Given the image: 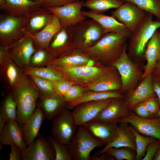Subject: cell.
<instances>
[{"label":"cell","mask_w":160,"mask_h":160,"mask_svg":"<svg viewBox=\"0 0 160 160\" xmlns=\"http://www.w3.org/2000/svg\"><path fill=\"white\" fill-rule=\"evenodd\" d=\"M11 90L17 105V121L21 126L35 111L40 93L26 75Z\"/></svg>","instance_id":"1"},{"label":"cell","mask_w":160,"mask_h":160,"mask_svg":"<svg viewBox=\"0 0 160 160\" xmlns=\"http://www.w3.org/2000/svg\"><path fill=\"white\" fill-rule=\"evenodd\" d=\"M128 39L120 34L108 33L95 44L81 51L94 60L112 63L122 53Z\"/></svg>","instance_id":"2"},{"label":"cell","mask_w":160,"mask_h":160,"mask_svg":"<svg viewBox=\"0 0 160 160\" xmlns=\"http://www.w3.org/2000/svg\"><path fill=\"white\" fill-rule=\"evenodd\" d=\"M153 15L147 12L145 16L129 37V57L140 58L144 56L149 41L160 28V20H153Z\"/></svg>","instance_id":"3"},{"label":"cell","mask_w":160,"mask_h":160,"mask_svg":"<svg viewBox=\"0 0 160 160\" xmlns=\"http://www.w3.org/2000/svg\"><path fill=\"white\" fill-rule=\"evenodd\" d=\"M68 28L75 50L81 51L95 44L107 33L97 21L91 18Z\"/></svg>","instance_id":"4"},{"label":"cell","mask_w":160,"mask_h":160,"mask_svg":"<svg viewBox=\"0 0 160 160\" xmlns=\"http://www.w3.org/2000/svg\"><path fill=\"white\" fill-rule=\"evenodd\" d=\"M28 17L6 14L0 15V42L7 48L14 44L26 33Z\"/></svg>","instance_id":"5"},{"label":"cell","mask_w":160,"mask_h":160,"mask_svg":"<svg viewBox=\"0 0 160 160\" xmlns=\"http://www.w3.org/2000/svg\"><path fill=\"white\" fill-rule=\"evenodd\" d=\"M104 144L95 137L83 125L78 126L76 133L68 147L75 160H90L95 148Z\"/></svg>","instance_id":"6"},{"label":"cell","mask_w":160,"mask_h":160,"mask_svg":"<svg viewBox=\"0 0 160 160\" xmlns=\"http://www.w3.org/2000/svg\"><path fill=\"white\" fill-rule=\"evenodd\" d=\"M75 84H89L115 68L111 66H80L65 67L50 65Z\"/></svg>","instance_id":"7"},{"label":"cell","mask_w":160,"mask_h":160,"mask_svg":"<svg viewBox=\"0 0 160 160\" xmlns=\"http://www.w3.org/2000/svg\"><path fill=\"white\" fill-rule=\"evenodd\" d=\"M52 120L51 127L52 136L63 143L69 144L75 135L78 126L72 112L65 108Z\"/></svg>","instance_id":"8"},{"label":"cell","mask_w":160,"mask_h":160,"mask_svg":"<svg viewBox=\"0 0 160 160\" xmlns=\"http://www.w3.org/2000/svg\"><path fill=\"white\" fill-rule=\"evenodd\" d=\"M127 45L121 55L112 63L117 70L122 83L121 91L131 88L138 81L140 75L137 66L133 63L127 52Z\"/></svg>","instance_id":"9"},{"label":"cell","mask_w":160,"mask_h":160,"mask_svg":"<svg viewBox=\"0 0 160 160\" xmlns=\"http://www.w3.org/2000/svg\"><path fill=\"white\" fill-rule=\"evenodd\" d=\"M21 157L22 160H55V154L48 137L39 133L31 143L21 151Z\"/></svg>","instance_id":"10"},{"label":"cell","mask_w":160,"mask_h":160,"mask_svg":"<svg viewBox=\"0 0 160 160\" xmlns=\"http://www.w3.org/2000/svg\"><path fill=\"white\" fill-rule=\"evenodd\" d=\"M118 123L127 124L140 134L160 140V118H142L131 111Z\"/></svg>","instance_id":"11"},{"label":"cell","mask_w":160,"mask_h":160,"mask_svg":"<svg viewBox=\"0 0 160 160\" xmlns=\"http://www.w3.org/2000/svg\"><path fill=\"white\" fill-rule=\"evenodd\" d=\"M84 2L80 0L60 7L47 8L58 17L62 28H68L86 19L87 17L81 12Z\"/></svg>","instance_id":"12"},{"label":"cell","mask_w":160,"mask_h":160,"mask_svg":"<svg viewBox=\"0 0 160 160\" xmlns=\"http://www.w3.org/2000/svg\"><path fill=\"white\" fill-rule=\"evenodd\" d=\"M147 12L132 2H125L112 12L111 15L122 23L131 33L140 23Z\"/></svg>","instance_id":"13"},{"label":"cell","mask_w":160,"mask_h":160,"mask_svg":"<svg viewBox=\"0 0 160 160\" xmlns=\"http://www.w3.org/2000/svg\"><path fill=\"white\" fill-rule=\"evenodd\" d=\"M7 48L11 57L22 69L29 65L31 57L37 50L32 36L27 33Z\"/></svg>","instance_id":"14"},{"label":"cell","mask_w":160,"mask_h":160,"mask_svg":"<svg viewBox=\"0 0 160 160\" xmlns=\"http://www.w3.org/2000/svg\"><path fill=\"white\" fill-rule=\"evenodd\" d=\"M112 99L87 102L75 106L72 113L78 125H83L95 119Z\"/></svg>","instance_id":"15"},{"label":"cell","mask_w":160,"mask_h":160,"mask_svg":"<svg viewBox=\"0 0 160 160\" xmlns=\"http://www.w3.org/2000/svg\"><path fill=\"white\" fill-rule=\"evenodd\" d=\"M121 77L116 68L106 72L93 81L85 85L84 91L107 92L121 90Z\"/></svg>","instance_id":"16"},{"label":"cell","mask_w":160,"mask_h":160,"mask_svg":"<svg viewBox=\"0 0 160 160\" xmlns=\"http://www.w3.org/2000/svg\"><path fill=\"white\" fill-rule=\"evenodd\" d=\"M131 110L124 98H113L95 119L117 123L119 119L129 114Z\"/></svg>","instance_id":"17"},{"label":"cell","mask_w":160,"mask_h":160,"mask_svg":"<svg viewBox=\"0 0 160 160\" xmlns=\"http://www.w3.org/2000/svg\"><path fill=\"white\" fill-rule=\"evenodd\" d=\"M117 123L94 119L82 125L95 137L105 145L116 137Z\"/></svg>","instance_id":"18"},{"label":"cell","mask_w":160,"mask_h":160,"mask_svg":"<svg viewBox=\"0 0 160 160\" xmlns=\"http://www.w3.org/2000/svg\"><path fill=\"white\" fill-rule=\"evenodd\" d=\"M62 28L58 18L52 14L47 24L41 30L31 35L36 49H47L54 37Z\"/></svg>","instance_id":"19"},{"label":"cell","mask_w":160,"mask_h":160,"mask_svg":"<svg viewBox=\"0 0 160 160\" xmlns=\"http://www.w3.org/2000/svg\"><path fill=\"white\" fill-rule=\"evenodd\" d=\"M41 0H5L0 6V9L5 14L15 16H27L36 9L43 7Z\"/></svg>","instance_id":"20"},{"label":"cell","mask_w":160,"mask_h":160,"mask_svg":"<svg viewBox=\"0 0 160 160\" xmlns=\"http://www.w3.org/2000/svg\"><path fill=\"white\" fill-rule=\"evenodd\" d=\"M153 75L150 73L144 77L137 87L124 99L131 110L138 104L156 97L153 88Z\"/></svg>","instance_id":"21"},{"label":"cell","mask_w":160,"mask_h":160,"mask_svg":"<svg viewBox=\"0 0 160 160\" xmlns=\"http://www.w3.org/2000/svg\"><path fill=\"white\" fill-rule=\"evenodd\" d=\"M75 50L56 57L49 61L47 65L65 67L92 66L95 62L83 52Z\"/></svg>","instance_id":"22"},{"label":"cell","mask_w":160,"mask_h":160,"mask_svg":"<svg viewBox=\"0 0 160 160\" xmlns=\"http://www.w3.org/2000/svg\"><path fill=\"white\" fill-rule=\"evenodd\" d=\"M117 126L116 137L107 144L101 150L97 151L94 155H99L103 153L109 148L128 147L136 151L135 138L134 133L128 124L119 123Z\"/></svg>","instance_id":"23"},{"label":"cell","mask_w":160,"mask_h":160,"mask_svg":"<svg viewBox=\"0 0 160 160\" xmlns=\"http://www.w3.org/2000/svg\"><path fill=\"white\" fill-rule=\"evenodd\" d=\"M84 16L97 21L108 33L113 32L120 34L129 37L131 32L121 23L112 16H108L103 13L98 14L90 11H81Z\"/></svg>","instance_id":"24"},{"label":"cell","mask_w":160,"mask_h":160,"mask_svg":"<svg viewBox=\"0 0 160 160\" xmlns=\"http://www.w3.org/2000/svg\"><path fill=\"white\" fill-rule=\"evenodd\" d=\"M66 103L63 96L55 94L40 96L37 101L36 106L43 111L45 119L51 120L65 108Z\"/></svg>","instance_id":"25"},{"label":"cell","mask_w":160,"mask_h":160,"mask_svg":"<svg viewBox=\"0 0 160 160\" xmlns=\"http://www.w3.org/2000/svg\"><path fill=\"white\" fill-rule=\"evenodd\" d=\"M0 141L1 145L15 144L21 151L27 146L23 139L21 128L16 121L10 120L6 123L0 132Z\"/></svg>","instance_id":"26"},{"label":"cell","mask_w":160,"mask_h":160,"mask_svg":"<svg viewBox=\"0 0 160 160\" xmlns=\"http://www.w3.org/2000/svg\"><path fill=\"white\" fill-rule=\"evenodd\" d=\"M0 74L8 88L11 90L25 75L11 56L8 49L5 61L0 66Z\"/></svg>","instance_id":"27"},{"label":"cell","mask_w":160,"mask_h":160,"mask_svg":"<svg viewBox=\"0 0 160 160\" xmlns=\"http://www.w3.org/2000/svg\"><path fill=\"white\" fill-rule=\"evenodd\" d=\"M45 119L43 111L37 107L32 116L21 126L24 140L27 146L37 137Z\"/></svg>","instance_id":"28"},{"label":"cell","mask_w":160,"mask_h":160,"mask_svg":"<svg viewBox=\"0 0 160 160\" xmlns=\"http://www.w3.org/2000/svg\"><path fill=\"white\" fill-rule=\"evenodd\" d=\"M52 39L47 49L53 55L54 59L75 50L68 28H62Z\"/></svg>","instance_id":"29"},{"label":"cell","mask_w":160,"mask_h":160,"mask_svg":"<svg viewBox=\"0 0 160 160\" xmlns=\"http://www.w3.org/2000/svg\"><path fill=\"white\" fill-rule=\"evenodd\" d=\"M52 13L47 8L42 7L27 16L26 33L34 35L41 30L47 24Z\"/></svg>","instance_id":"30"},{"label":"cell","mask_w":160,"mask_h":160,"mask_svg":"<svg viewBox=\"0 0 160 160\" xmlns=\"http://www.w3.org/2000/svg\"><path fill=\"white\" fill-rule=\"evenodd\" d=\"M155 32L148 42L144 53V57L147 63L143 78L152 73L156 62L160 55V42L157 33Z\"/></svg>","instance_id":"31"},{"label":"cell","mask_w":160,"mask_h":160,"mask_svg":"<svg viewBox=\"0 0 160 160\" xmlns=\"http://www.w3.org/2000/svg\"><path fill=\"white\" fill-rule=\"evenodd\" d=\"M123 98L124 97L119 91L107 92L86 91H84L81 96L78 100L67 103L66 106L67 108L71 109L79 104L87 102Z\"/></svg>","instance_id":"32"},{"label":"cell","mask_w":160,"mask_h":160,"mask_svg":"<svg viewBox=\"0 0 160 160\" xmlns=\"http://www.w3.org/2000/svg\"><path fill=\"white\" fill-rule=\"evenodd\" d=\"M22 70L23 73L27 75L35 76L53 81L67 80L61 73L50 65L41 67L28 65Z\"/></svg>","instance_id":"33"},{"label":"cell","mask_w":160,"mask_h":160,"mask_svg":"<svg viewBox=\"0 0 160 160\" xmlns=\"http://www.w3.org/2000/svg\"><path fill=\"white\" fill-rule=\"evenodd\" d=\"M124 2V0H88L84 1L83 7L93 12L101 14L110 9H116Z\"/></svg>","instance_id":"34"},{"label":"cell","mask_w":160,"mask_h":160,"mask_svg":"<svg viewBox=\"0 0 160 160\" xmlns=\"http://www.w3.org/2000/svg\"><path fill=\"white\" fill-rule=\"evenodd\" d=\"M0 114L7 122L10 120L17 121V105L11 92L4 100L1 107Z\"/></svg>","instance_id":"35"},{"label":"cell","mask_w":160,"mask_h":160,"mask_svg":"<svg viewBox=\"0 0 160 160\" xmlns=\"http://www.w3.org/2000/svg\"><path fill=\"white\" fill-rule=\"evenodd\" d=\"M129 125V128L134 133L135 138L136 153L135 160H142L145 155L148 144L156 139L140 134L131 126Z\"/></svg>","instance_id":"36"},{"label":"cell","mask_w":160,"mask_h":160,"mask_svg":"<svg viewBox=\"0 0 160 160\" xmlns=\"http://www.w3.org/2000/svg\"><path fill=\"white\" fill-rule=\"evenodd\" d=\"M132 2L145 12L155 16L160 20V0H124Z\"/></svg>","instance_id":"37"},{"label":"cell","mask_w":160,"mask_h":160,"mask_svg":"<svg viewBox=\"0 0 160 160\" xmlns=\"http://www.w3.org/2000/svg\"><path fill=\"white\" fill-rule=\"evenodd\" d=\"M27 76L39 89L40 96H47L56 94L54 91L53 81L35 76Z\"/></svg>","instance_id":"38"},{"label":"cell","mask_w":160,"mask_h":160,"mask_svg":"<svg viewBox=\"0 0 160 160\" xmlns=\"http://www.w3.org/2000/svg\"><path fill=\"white\" fill-rule=\"evenodd\" d=\"M104 153L117 160H135L136 153L135 151L128 147H111Z\"/></svg>","instance_id":"39"},{"label":"cell","mask_w":160,"mask_h":160,"mask_svg":"<svg viewBox=\"0 0 160 160\" xmlns=\"http://www.w3.org/2000/svg\"><path fill=\"white\" fill-rule=\"evenodd\" d=\"M54 147L55 154V160H73V156L68 144L63 143L52 136L48 137Z\"/></svg>","instance_id":"40"},{"label":"cell","mask_w":160,"mask_h":160,"mask_svg":"<svg viewBox=\"0 0 160 160\" xmlns=\"http://www.w3.org/2000/svg\"><path fill=\"white\" fill-rule=\"evenodd\" d=\"M54 59L47 49H37L31 57L29 65L35 67L46 66L49 61Z\"/></svg>","instance_id":"41"},{"label":"cell","mask_w":160,"mask_h":160,"mask_svg":"<svg viewBox=\"0 0 160 160\" xmlns=\"http://www.w3.org/2000/svg\"><path fill=\"white\" fill-rule=\"evenodd\" d=\"M84 91V88L74 84L69 88L63 97L66 103L73 101L79 98Z\"/></svg>","instance_id":"42"},{"label":"cell","mask_w":160,"mask_h":160,"mask_svg":"<svg viewBox=\"0 0 160 160\" xmlns=\"http://www.w3.org/2000/svg\"><path fill=\"white\" fill-rule=\"evenodd\" d=\"M53 83L55 94L63 96L69 88L72 85L75 84L73 82L66 79L53 81Z\"/></svg>","instance_id":"43"},{"label":"cell","mask_w":160,"mask_h":160,"mask_svg":"<svg viewBox=\"0 0 160 160\" xmlns=\"http://www.w3.org/2000/svg\"><path fill=\"white\" fill-rule=\"evenodd\" d=\"M160 147V140H156L148 145L145 156L142 160H152Z\"/></svg>","instance_id":"44"},{"label":"cell","mask_w":160,"mask_h":160,"mask_svg":"<svg viewBox=\"0 0 160 160\" xmlns=\"http://www.w3.org/2000/svg\"><path fill=\"white\" fill-rule=\"evenodd\" d=\"M143 102L151 116L157 112L160 108L159 102L156 97L148 99Z\"/></svg>","instance_id":"45"},{"label":"cell","mask_w":160,"mask_h":160,"mask_svg":"<svg viewBox=\"0 0 160 160\" xmlns=\"http://www.w3.org/2000/svg\"><path fill=\"white\" fill-rule=\"evenodd\" d=\"M43 6L48 8L62 6L81 0H40Z\"/></svg>","instance_id":"46"},{"label":"cell","mask_w":160,"mask_h":160,"mask_svg":"<svg viewBox=\"0 0 160 160\" xmlns=\"http://www.w3.org/2000/svg\"><path fill=\"white\" fill-rule=\"evenodd\" d=\"M138 116L143 118H150L151 115L146 108L143 102L136 105L132 109Z\"/></svg>","instance_id":"47"},{"label":"cell","mask_w":160,"mask_h":160,"mask_svg":"<svg viewBox=\"0 0 160 160\" xmlns=\"http://www.w3.org/2000/svg\"><path fill=\"white\" fill-rule=\"evenodd\" d=\"M11 146V152L9 155V160H20L21 151L17 145L12 144Z\"/></svg>","instance_id":"48"},{"label":"cell","mask_w":160,"mask_h":160,"mask_svg":"<svg viewBox=\"0 0 160 160\" xmlns=\"http://www.w3.org/2000/svg\"><path fill=\"white\" fill-rule=\"evenodd\" d=\"M152 86L153 91L158 98L160 105V84L154 77L153 76Z\"/></svg>","instance_id":"49"},{"label":"cell","mask_w":160,"mask_h":160,"mask_svg":"<svg viewBox=\"0 0 160 160\" xmlns=\"http://www.w3.org/2000/svg\"><path fill=\"white\" fill-rule=\"evenodd\" d=\"M114 158L108 156L105 153L99 155L94 154L91 157L92 160H114Z\"/></svg>","instance_id":"50"},{"label":"cell","mask_w":160,"mask_h":160,"mask_svg":"<svg viewBox=\"0 0 160 160\" xmlns=\"http://www.w3.org/2000/svg\"><path fill=\"white\" fill-rule=\"evenodd\" d=\"M152 73L154 76H160V55L156 62Z\"/></svg>","instance_id":"51"},{"label":"cell","mask_w":160,"mask_h":160,"mask_svg":"<svg viewBox=\"0 0 160 160\" xmlns=\"http://www.w3.org/2000/svg\"><path fill=\"white\" fill-rule=\"evenodd\" d=\"M6 122L5 120L0 114V132L3 130Z\"/></svg>","instance_id":"52"},{"label":"cell","mask_w":160,"mask_h":160,"mask_svg":"<svg viewBox=\"0 0 160 160\" xmlns=\"http://www.w3.org/2000/svg\"><path fill=\"white\" fill-rule=\"evenodd\" d=\"M153 160H160V147L159 148L155 154Z\"/></svg>","instance_id":"53"},{"label":"cell","mask_w":160,"mask_h":160,"mask_svg":"<svg viewBox=\"0 0 160 160\" xmlns=\"http://www.w3.org/2000/svg\"><path fill=\"white\" fill-rule=\"evenodd\" d=\"M150 118H160V108L157 112H156L155 114L151 115L150 117Z\"/></svg>","instance_id":"54"},{"label":"cell","mask_w":160,"mask_h":160,"mask_svg":"<svg viewBox=\"0 0 160 160\" xmlns=\"http://www.w3.org/2000/svg\"><path fill=\"white\" fill-rule=\"evenodd\" d=\"M154 77L158 82L160 84V76H155Z\"/></svg>","instance_id":"55"},{"label":"cell","mask_w":160,"mask_h":160,"mask_svg":"<svg viewBox=\"0 0 160 160\" xmlns=\"http://www.w3.org/2000/svg\"><path fill=\"white\" fill-rule=\"evenodd\" d=\"M5 2V0H0V6L4 4Z\"/></svg>","instance_id":"56"},{"label":"cell","mask_w":160,"mask_h":160,"mask_svg":"<svg viewBox=\"0 0 160 160\" xmlns=\"http://www.w3.org/2000/svg\"><path fill=\"white\" fill-rule=\"evenodd\" d=\"M157 33L158 36L159 38V39L160 42V31H159L158 30L157 31Z\"/></svg>","instance_id":"57"},{"label":"cell","mask_w":160,"mask_h":160,"mask_svg":"<svg viewBox=\"0 0 160 160\" xmlns=\"http://www.w3.org/2000/svg\"><path fill=\"white\" fill-rule=\"evenodd\" d=\"M35 1H40V0H32Z\"/></svg>","instance_id":"58"},{"label":"cell","mask_w":160,"mask_h":160,"mask_svg":"<svg viewBox=\"0 0 160 160\" xmlns=\"http://www.w3.org/2000/svg\"><path fill=\"white\" fill-rule=\"evenodd\" d=\"M82 0V1H88V0Z\"/></svg>","instance_id":"59"}]
</instances>
